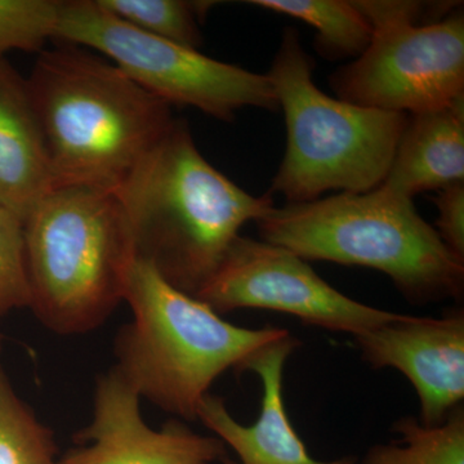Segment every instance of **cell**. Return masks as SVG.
Returning a JSON list of instances; mask_svg holds the SVG:
<instances>
[{"label": "cell", "instance_id": "9a60e30c", "mask_svg": "<svg viewBox=\"0 0 464 464\" xmlns=\"http://www.w3.org/2000/svg\"><path fill=\"white\" fill-rule=\"evenodd\" d=\"M249 5L304 21L316 30L315 47L331 60L359 57L372 26L355 2L346 0H250Z\"/></svg>", "mask_w": 464, "mask_h": 464}, {"label": "cell", "instance_id": "9c48e42d", "mask_svg": "<svg viewBox=\"0 0 464 464\" xmlns=\"http://www.w3.org/2000/svg\"><path fill=\"white\" fill-rule=\"evenodd\" d=\"M194 297L219 315L243 308L277 311L306 325L353 337L399 315L333 288L307 261L290 250L241 235Z\"/></svg>", "mask_w": 464, "mask_h": 464}, {"label": "cell", "instance_id": "44dd1931", "mask_svg": "<svg viewBox=\"0 0 464 464\" xmlns=\"http://www.w3.org/2000/svg\"><path fill=\"white\" fill-rule=\"evenodd\" d=\"M435 204L439 212L435 230L445 246L464 261V182L441 188Z\"/></svg>", "mask_w": 464, "mask_h": 464}, {"label": "cell", "instance_id": "ba28073f", "mask_svg": "<svg viewBox=\"0 0 464 464\" xmlns=\"http://www.w3.org/2000/svg\"><path fill=\"white\" fill-rule=\"evenodd\" d=\"M54 39L111 58L132 81L170 106H191L224 121H234L241 109H279L267 75L143 33L96 0H61Z\"/></svg>", "mask_w": 464, "mask_h": 464}, {"label": "cell", "instance_id": "8992f818", "mask_svg": "<svg viewBox=\"0 0 464 464\" xmlns=\"http://www.w3.org/2000/svg\"><path fill=\"white\" fill-rule=\"evenodd\" d=\"M27 268L36 319L58 335L87 334L124 302L134 257L112 192L53 188L25 222Z\"/></svg>", "mask_w": 464, "mask_h": 464}, {"label": "cell", "instance_id": "5bb4252c", "mask_svg": "<svg viewBox=\"0 0 464 464\" xmlns=\"http://www.w3.org/2000/svg\"><path fill=\"white\" fill-rule=\"evenodd\" d=\"M464 182V97L447 108L409 115L381 186L413 199Z\"/></svg>", "mask_w": 464, "mask_h": 464}, {"label": "cell", "instance_id": "30bf717a", "mask_svg": "<svg viewBox=\"0 0 464 464\" xmlns=\"http://www.w3.org/2000/svg\"><path fill=\"white\" fill-rule=\"evenodd\" d=\"M141 398L111 366L97 377L90 423L75 433V447L57 464H215L226 445L217 436L192 431L181 420L160 429L145 422Z\"/></svg>", "mask_w": 464, "mask_h": 464}, {"label": "cell", "instance_id": "3957f363", "mask_svg": "<svg viewBox=\"0 0 464 464\" xmlns=\"http://www.w3.org/2000/svg\"><path fill=\"white\" fill-rule=\"evenodd\" d=\"M124 302L132 320L116 333L114 368L140 398L183 422L198 420L201 400L226 372H246L286 329H250L226 322L207 304L170 285L134 256Z\"/></svg>", "mask_w": 464, "mask_h": 464}, {"label": "cell", "instance_id": "7402d4cb", "mask_svg": "<svg viewBox=\"0 0 464 464\" xmlns=\"http://www.w3.org/2000/svg\"><path fill=\"white\" fill-rule=\"evenodd\" d=\"M3 347V335L0 334V350H2Z\"/></svg>", "mask_w": 464, "mask_h": 464}, {"label": "cell", "instance_id": "52a82bcc", "mask_svg": "<svg viewBox=\"0 0 464 464\" xmlns=\"http://www.w3.org/2000/svg\"><path fill=\"white\" fill-rule=\"evenodd\" d=\"M366 50L332 75L338 99L414 115L464 97V14L458 3L356 0Z\"/></svg>", "mask_w": 464, "mask_h": 464}, {"label": "cell", "instance_id": "ac0fdd59", "mask_svg": "<svg viewBox=\"0 0 464 464\" xmlns=\"http://www.w3.org/2000/svg\"><path fill=\"white\" fill-rule=\"evenodd\" d=\"M96 3L128 25L198 51L203 44L198 21L216 5L183 0H96Z\"/></svg>", "mask_w": 464, "mask_h": 464}, {"label": "cell", "instance_id": "4fadbf2b", "mask_svg": "<svg viewBox=\"0 0 464 464\" xmlns=\"http://www.w3.org/2000/svg\"><path fill=\"white\" fill-rule=\"evenodd\" d=\"M54 188L26 78L0 58V207L24 222Z\"/></svg>", "mask_w": 464, "mask_h": 464}, {"label": "cell", "instance_id": "7c38bea8", "mask_svg": "<svg viewBox=\"0 0 464 464\" xmlns=\"http://www.w3.org/2000/svg\"><path fill=\"white\" fill-rule=\"evenodd\" d=\"M298 347L292 334L275 342L253 357L246 372L257 374L262 384L261 411L256 422L246 426L232 417L225 400L208 393L198 409V420L237 454V462L224 464H359L353 456L320 460L311 456L304 440L290 422L284 400V371Z\"/></svg>", "mask_w": 464, "mask_h": 464}, {"label": "cell", "instance_id": "6da1fadb", "mask_svg": "<svg viewBox=\"0 0 464 464\" xmlns=\"http://www.w3.org/2000/svg\"><path fill=\"white\" fill-rule=\"evenodd\" d=\"M114 195L134 256L191 295L216 273L241 228L275 207L270 192L253 197L216 169L177 119Z\"/></svg>", "mask_w": 464, "mask_h": 464}, {"label": "cell", "instance_id": "8fae6325", "mask_svg": "<svg viewBox=\"0 0 464 464\" xmlns=\"http://www.w3.org/2000/svg\"><path fill=\"white\" fill-rule=\"evenodd\" d=\"M353 338L366 364L395 369L411 382L424 426H439L463 405V308L440 317L399 314Z\"/></svg>", "mask_w": 464, "mask_h": 464}, {"label": "cell", "instance_id": "d6986e66", "mask_svg": "<svg viewBox=\"0 0 464 464\" xmlns=\"http://www.w3.org/2000/svg\"><path fill=\"white\" fill-rule=\"evenodd\" d=\"M61 0H0V58L7 52H41L54 39Z\"/></svg>", "mask_w": 464, "mask_h": 464}, {"label": "cell", "instance_id": "5b68a950", "mask_svg": "<svg viewBox=\"0 0 464 464\" xmlns=\"http://www.w3.org/2000/svg\"><path fill=\"white\" fill-rule=\"evenodd\" d=\"M314 66L297 30L286 27L267 74L286 124L285 154L268 192L286 203L316 200L331 190L377 188L409 121L404 112L328 96L314 82Z\"/></svg>", "mask_w": 464, "mask_h": 464}, {"label": "cell", "instance_id": "2e32d148", "mask_svg": "<svg viewBox=\"0 0 464 464\" xmlns=\"http://www.w3.org/2000/svg\"><path fill=\"white\" fill-rule=\"evenodd\" d=\"M392 431L399 439L369 448L359 464H464L463 405L439 426L408 415L395 420Z\"/></svg>", "mask_w": 464, "mask_h": 464}, {"label": "cell", "instance_id": "7a4b0ae2", "mask_svg": "<svg viewBox=\"0 0 464 464\" xmlns=\"http://www.w3.org/2000/svg\"><path fill=\"white\" fill-rule=\"evenodd\" d=\"M26 81L54 188L114 194L176 121L170 105L79 45L43 50Z\"/></svg>", "mask_w": 464, "mask_h": 464}, {"label": "cell", "instance_id": "ffe728a7", "mask_svg": "<svg viewBox=\"0 0 464 464\" xmlns=\"http://www.w3.org/2000/svg\"><path fill=\"white\" fill-rule=\"evenodd\" d=\"M32 306L25 227L20 217L0 207V316Z\"/></svg>", "mask_w": 464, "mask_h": 464}, {"label": "cell", "instance_id": "e0dca14e", "mask_svg": "<svg viewBox=\"0 0 464 464\" xmlns=\"http://www.w3.org/2000/svg\"><path fill=\"white\" fill-rule=\"evenodd\" d=\"M53 430L21 399L0 364V464H57Z\"/></svg>", "mask_w": 464, "mask_h": 464}, {"label": "cell", "instance_id": "277c9868", "mask_svg": "<svg viewBox=\"0 0 464 464\" xmlns=\"http://www.w3.org/2000/svg\"><path fill=\"white\" fill-rule=\"evenodd\" d=\"M257 225L261 240L304 261L381 271L418 306L463 298V259L424 221L413 199L383 186L274 207Z\"/></svg>", "mask_w": 464, "mask_h": 464}]
</instances>
